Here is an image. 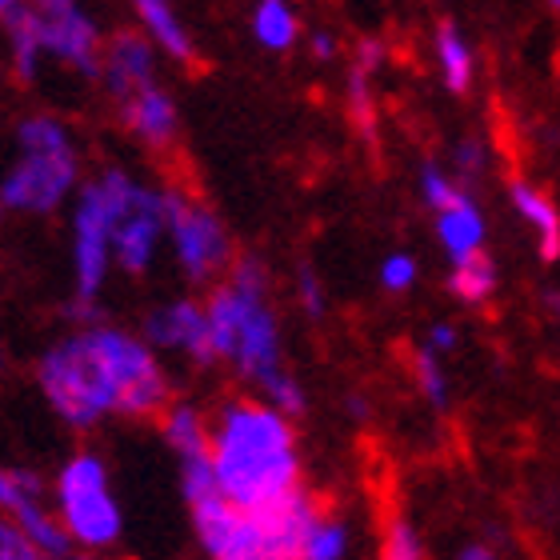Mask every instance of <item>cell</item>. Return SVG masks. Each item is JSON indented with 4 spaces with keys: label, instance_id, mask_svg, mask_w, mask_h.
Here are the masks:
<instances>
[{
    "label": "cell",
    "instance_id": "obj_1",
    "mask_svg": "<svg viewBox=\"0 0 560 560\" xmlns=\"http://www.w3.org/2000/svg\"><path fill=\"white\" fill-rule=\"evenodd\" d=\"M36 385L48 409L77 432L108 417H161L173 405V385L149 340L113 325H89L57 340L36 361Z\"/></svg>",
    "mask_w": 560,
    "mask_h": 560
},
{
    "label": "cell",
    "instance_id": "obj_2",
    "mask_svg": "<svg viewBox=\"0 0 560 560\" xmlns=\"http://www.w3.org/2000/svg\"><path fill=\"white\" fill-rule=\"evenodd\" d=\"M217 485L241 509H272L304 489L292 417L269 400H229L212 417Z\"/></svg>",
    "mask_w": 560,
    "mask_h": 560
},
{
    "label": "cell",
    "instance_id": "obj_3",
    "mask_svg": "<svg viewBox=\"0 0 560 560\" xmlns=\"http://www.w3.org/2000/svg\"><path fill=\"white\" fill-rule=\"evenodd\" d=\"M188 516L209 560H304V540L320 504L304 489L272 509H241L224 492H212L188 504Z\"/></svg>",
    "mask_w": 560,
    "mask_h": 560
},
{
    "label": "cell",
    "instance_id": "obj_4",
    "mask_svg": "<svg viewBox=\"0 0 560 560\" xmlns=\"http://www.w3.org/2000/svg\"><path fill=\"white\" fill-rule=\"evenodd\" d=\"M52 504H57L60 525L77 549L105 552L125 537V509L113 492L105 456L72 453L57 472Z\"/></svg>",
    "mask_w": 560,
    "mask_h": 560
},
{
    "label": "cell",
    "instance_id": "obj_5",
    "mask_svg": "<svg viewBox=\"0 0 560 560\" xmlns=\"http://www.w3.org/2000/svg\"><path fill=\"white\" fill-rule=\"evenodd\" d=\"M113 212L101 192V185H89L77 200V217H72V272H77V304L72 316L93 320L96 296L108 277V253H113Z\"/></svg>",
    "mask_w": 560,
    "mask_h": 560
},
{
    "label": "cell",
    "instance_id": "obj_6",
    "mask_svg": "<svg viewBox=\"0 0 560 560\" xmlns=\"http://www.w3.org/2000/svg\"><path fill=\"white\" fill-rule=\"evenodd\" d=\"M77 180L72 144L65 149H21V164L4 176L0 200L9 212H48L57 209Z\"/></svg>",
    "mask_w": 560,
    "mask_h": 560
},
{
    "label": "cell",
    "instance_id": "obj_7",
    "mask_svg": "<svg viewBox=\"0 0 560 560\" xmlns=\"http://www.w3.org/2000/svg\"><path fill=\"white\" fill-rule=\"evenodd\" d=\"M164 217H168L176 260H180L188 280H209L212 272L233 260L229 236H224L221 221L209 209L185 200L180 192H164Z\"/></svg>",
    "mask_w": 560,
    "mask_h": 560
},
{
    "label": "cell",
    "instance_id": "obj_8",
    "mask_svg": "<svg viewBox=\"0 0 560 560\" xmlns=\"http://www.w3.org/2000/svg\"><path fill=\"white\" fill-rule=\"evenodd\" d=\"M0 509H4V521L28 533L48 557H65V552L77 549L65 525H60L57 504H48L45 480L33 468H4L0 472Z\"/></svg>",
    "mask_w": 560,
    "mask_h": 560
},
{
    "label": "cell",
    "instance_id": "obj_9",
    "mask_svg": "<svg viewBox=\"0 0 560 560\" xmlns=\"http://www.w3.org/2000/svg\"><path fill=\"white\" fill-rule=\"evenodd\" d=\"M144 340H149L152 349L185 352L192 364H217L209 308L197 301H173L152 308L144 316Z\"/></svg>",
    "mask_w": 560,
    "mask_h": 560
},
{
    "label": "cell",
    "instance_id": "obj_10",
    "mask_svg": "<svg viewBox=\"0 0 560 560\" xmlns=\"http://www.w3.org/2000/svg\"><path fill=\"white\" fill-rule=\"evenodd\" d=\"M168 229V217H164V192H152V188H137L129 212L117 221L113 229V257L129 277H140L149 269L152 257H156V245H161V233Z\"/></svg>",
    "mask_w": 560,
    "mask_h": 560
},
{
    "label": "cell",
    "instance_id": "obj_11",
    "mask_svg": "<svg viewBox=\"0 0 560 560\" xmlns=\"http://www.w3.org/2000/svg\"><path fill=\"white\" fill-rule=\"evenodd\" d=\"M236 373L253 381V385H265L277 373H284V361H280V328L277 316H272L265 292H248V308L245 320H241V337H236Z\"/></svg>",
    "mask_w": 560,
    "mask_h": 560
},
{
    "label": "cell",
    "instance_id": "obj_12",
    "mask_svg": "<svg viewBox=\"0 0 560 560\" xmlns=\"http://www.w3.org/2000/svg\"><path fill=\"white\" fill-rule=\"evenodd\" d=\"M40 36H45V52L60 57L65 65H72L84 77H96L101 72V36H96L93 21L77 9V0L69 4H52V9H40Z\"/></svg>",
    "mask_w": 560,
    "mask_h": 560
},
{
    "label": "cell",
    "instance_id": "obj_13",
    "mask_svg": "<svg viewBox=\"0 0 560 560\" xmlns=\"http://www.w3.org/2000/svg\"><path fill=\"white\" fill-rule=\"evenodd\" d=\"M120 108H125L129 129L137 132V137L152 140V144H164V140L176 132V108L156 84H144V89H137L132 96H125Z\"/></svg>",
    "mask_w": 560,
    "mask_h": 560
},
{
    "label": "cell",
    "instance_id": "obj_14",
    "mask_svg": "<svg viewBox=\"0 0 560 560\" xmlns=\"http://www.w3.org/2000/svg\"><path fill=\"white\" fill-rule=\"evenodd\" d=\"M436 236H441L448 260L460 265V260L477 257L480 245H485V217L477 212L472 200H460L453 209L436 212Z\"/></svg>",
    "mask_w": 560,
    "mask_h": 560
},
{
    "label": "cell",
    "instance_id": "obj_15",
    "mask_svg": "<svg viewBox=\"0 0 560 560\" xmlns=\"http://www.w3.org/2000/svg\"><path fill=\"white\" fill-rule=\"evenodd\" d=\"M152 84V52L149 45L132 33H120L108 48V89L125 101L132 96L137 89Z\"/></svg>",
    "mask_w": 560,
    "mask_h": 560
},
{
    "label": "cell",
    "instance_id": "obj_16",
    "mask_svg": "<svg viewBox=\"0 0 560 560\" xmlns=\"http://www.w3.org/2000/svg\"><path fill=\"white\" fill-rule=\"evenodd\" d=\"M161 441L180 456H197L212 448V420H205V412L197 405H168L161 412Z\"/></svg>",
    "mask_w": 560,
    "mask_h": 560
},
{
    "label": "cell",
    "instance_id": "obj_17",
    "mask_svg": "<svg viewBox=\"0 0 560 560\" xmlns=\"http://www.w3.org/2000/svg\"><path fill=\"white\" fill-rule=\"evenodd\" d=\"M9 21V40H12V69L21 81H33L36 77V60L45 52V36H40V12L36 4H16L12 12H4Z\"/></svg>",
    "mask_w": 560,
    "mask_h": 560
},
{
    "label": "cell",
    "instance_id": "obj_18",
    "mask_svg": "<svg viewBox=\"0 0 560 560\" xmlns=\"http://www.w3.org/2000/svg\"><path fill=\"white\" fill-rule=\"evenodd\" d=\"M513 205H516V212H521V217H525V221L537 229L540 257L557 260L560 257V217H557V205H552L549 197H540L537 188L525 185V180H516V185H513Z\"/></svg>",
    "mask_w": 560,
    "mask_h": 560
},
{
    "label": "cell",
    "instance_id": "obj_19",
    "mask_svg": "<svg viewBox=\"0 0 560 560\" xmlns=\"http://www.w3.org/2000/svg\"><path fill=\"white\" fill-rule=\"evenodd\" d=\"M140 21L149 24V33L161 40L176 60H192V40H188L185 24L176 21V12L168 0H137Z\"/></svg>",
    "mask_w": 560,
    "mask_h": 560
},
{
    "label": "cell",
    "instance_id": "obj_20",
    "mask_svg": "<svg viewBox=\"0 0 560 560\" xmlns=\"http://www.w3.org/2000/svg\"><path fill=\"white\" fill-rule=\"evenodd\" d=\"M436 57H441L444 84H448L453 93H465L468 81H472V57H468L465 36L456 33L453 21H441V24H436Z\"/></svg>",
    "mask_w": 560,
    "mask_h": 560
},
{
    "label": "cell",
    "instance_id": "obj_21",
    "mask_svg": "<svg viewBox=\"0 0 560 560\" xmlns=\"http://www.w3.org/2000/svg\"><path fill=\"white\" fill-rule=\"evenodd\" d=\"M448 289H453L465 304L489 301L492 289H497V269H492V260L485 257V253H477V257L453 265V280H448Z\"/></svg>",
    "mask_w": 560,
    "mask_h": 560
},
{
    "label": "cell",
    "instance_id": "obj_22",
    "mask_svg": "<svg viewBox=\"0 0 560 560\" xmlns=\"http://www.w3.org/2000/svg\"><path fill=\"white\" fill-rule=\"evenodd\" d=\"M253 33L265 48H289L296 40V16H292L289 0H260Z\"/></svg>",
    "mask_w": 560,
    "mask_h": 560
},
{
    "label": "cell",
    "instance_id": "obj_23",
    "mask_svg": "<svg viewBox=\"0 0 560 560\" xmlns=\"http://www.w3.org/2000/svg\"><path fill=\"white\" fill-rule=\"evenodd\" d=\"M349 525L340 516H316V525L308 528L304 540V560H345L349 557Z\"/></svg>",
    "mask_w": 560,
    "mask_h": 560
},
{
    "label": "cell",
    "instance_id": "obj_24",
    "mask_svg": "<svg viewBox=\"0 0 560 560\" xmlns=\"http://www.w3.org/2000/svg\"><path fill=\"white\" fill-rule=\"evenodd\" d=\"M412 369H417V385H420V393H424V400H429L436 412H448L453 393H448V376H444V369H441V352L429 349V345H420Z\"/></svg>",
    "mask_w": 560,
    "mask_h": 560
},
{
    "label": "cell",
    "instance_id": "obj_25",
    "mask_svg": "<svg viewBox=\"0 0 560 560\" xmlns=\"http://www.w3.org/2000/svg\"><path fill=\"white\" fill-rule=\"evenodd\" d=\"M381 560H424V540L412 528V521H405V516L388 521L385 540H381Z\"/></svg>",
    "mask_w": 560,
    "mask_h": 560
},
{
    "label": "cell",
    "instance_id": "obj_26",
    "mask_svg": "<svg viewBox=\"0 0 560 560\" xmlns=\"http://www.w3.org/2000/svg\"><path fill=\"white\" fill-rule=\"evenodd\" d=\"M260 393H265V400L269 405H277L280 412H289V417H301L304 409H308V397H304V388H301V381L284 369V373H277L272 381H265L260 385Z\"/></svg>",
    "mask_w": 560,
    "mask_h": 560
},
{
    "label": "cell",
    "instance_id": "obj_27",
    "mask_svg": "<svg viewBox=\"0 0 560 560\" xmlns=\"http://www.w3.org/2000/svg\"><path fill=\"white\" fill-rule=\"evenodd\" d=\"M420 192H424V200H429L432 209H453V205H460V200H468L460 188L448 180V176L441 173V168H432V164H424V173H420Z\"/></svg>",
    "mask_w": 560,
    "mask_h": 560
},
{
    "label": "cell",
    "instance_id": "obj_28",
    "mask_svg": "<svg viewBox=\"0 0 560 560\" xmlns=\"http://www.w3.org/2000/svg\"><path fill=\"white\" fill-rule=\"evenodd\" d=\"M0 560H52V557L28 533H21L12 521H4L0 525Z\"/></svg>",
    "mask_w": 560,
    "mask_h": 560
},
{
    "label": "cell",
    "instance_id": "obj_29",
    "mask_svg": "<svg viewBox=\"0 0 560 560\" xmlns=\"http://www.w3.org/2000/svg\"><path fill=\"white\" fill-rule=\"evenodd\" d=\"M381 284H385L388 292H405L417 284V260L409 257V253H393V257H385V265H381Z\"/></svg>",
    "mask_w": 560,
    "mask_h": 560
},
{
    "label": "cell",
    "instance_id": "obj_30",
    "mask_svg": "<svg viewBox=\"0 0 560 560\" xmlns=\"http://www.w3.org/2000/svg\"><path fill=\"white\" fill-rule=\"evenodd\" d=\"M296 289H301L304 313L313 316V320H320V316H325V292H320V280L313 277V269L296 272Z\"/></svg>",
    "mask_w": 560,
    "mask_h": 560
},
{
    "label": "cell",
    "instance_id": "obj_31",
    "mask_svg": "<svg viewBox=\"0 0 560 560\" xmlns=\"http://www.w3.org/2000/svg\"><path fill=\"white\" fill-rule=\"evenodd\" d=\"M456 168L468 176H477L480 168H485V149H480L477 140H465V144L456 149Z\"/></svg>",
    "mask_w": 560,
    "mask_h": 560
},
{
    "label": "cell",
    "instance_id": "obj_32",
    "mask_svg": "<svg viewBox=\"0 0 560 560\" xmlns=\"http://www.w3.org/2000/svg\"><path fill=\"white\" fill-rule=\"evenodd\" d=\"M424 345H429V349H436L444 357V352H453L456 345H460V332H456L448 320H441V325L429 328V340H424Z\"/></svg>",
    "mask_w": 560,
    "mask_h": 560
},
{
    "label": "cell",
    "instance_id": "obj_33",
    "mask_svg": "<svg viewBox=\"0 0 560 560\" xmlns=\"http://www.w3.org/2000/svg\"><path fill=\"white\" fill-rule=\"evenodd\" d=\"M453 560H501V557H497V549H492V545H480V540H472V545H465V549L456 552Z\"/></svg>",
    "mask_w": 560,
    "mask_h": 560
},
{
    "label": "cell",
    "instance_id": "obj_34",
    "mask_svg": "<svg viewBox=\"0 0 560 560\" xmlns=\"http://www.w3.org/2000/svg\"><path fill=\"white\" fill-rule=\"evenodd\" d=\"M332 52H337V45H332V36H328V33H316V36H313V57H316V60H328Z\"/></svg>",
    "mask_w": 560,
    "mask_h": 560
},
{
    "label": "cell",
    "instance_id": "obj_35",
    "mask_svg": "<svg viewBox=\"0 0 560 560\" xmlns=\"http://www.w3.org/2000/svg\"><path fill=\"white\" fill-rule=\"evenodd\" d=\"M349 417L352 420H364V417H369V400H364V397H349Z\"/></svg>",
    "mask_w": 560,
    "mask_h": 560
},
{
    "label": "cell",
    "instance_id": "obj_36",
    "mask_svg": "<svg viewBox=\"0 0 560 560\" xmlns=\"http://www.w3.org/2000/svg\"><path fill=\"white\" fill-rule=\"evenodd\" d=\"M52 560H93V552L77 549V552H65V557H52Z\"/></svg>",
    "mask_w": 560,
    "mask_h": 560
},
{
    "label": "cell",
    "instance_id": "obj_37",
    "mask_svg": "<svg viewBox=\"0 0 560 560\" xmlns=\"http://www.w3.org/2000/svg\"><path fill=\"white\" fill-rule=\"evenodd\" d=\"M16 4H24V0H0V9H4V12H12Z\"/></svg>",
    "mask_w": 560,
    "mask_h": 560
},
{
    "label": "cell",
    "instance_id": "obj_38",
    "mask_svg": "<svg viewBox=\"0 0 560 560\" xmlns=\"http://www.w3.org/2000/svg\"><path fill=\"white\" fill-rule=\"evenodd\" d=\"M552 9H560V0H552Z\"/></svg>",
    "mask_w": 560,
    "mask_h": 560
}]
</instances>
